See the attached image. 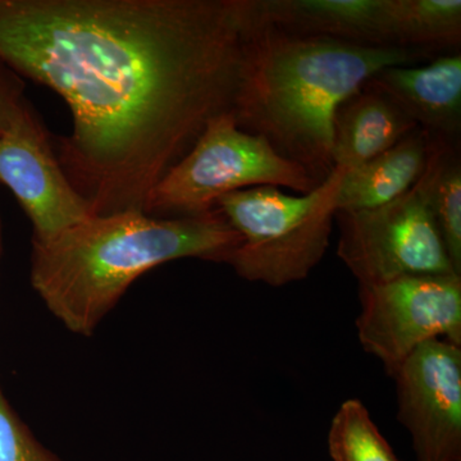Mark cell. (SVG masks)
Instances as JSON below:
<instances>
[{
	"label": "cell",
	"instance_id": "1",
	"mask_svg": "<svg viewBox=\"0 0 461 461\" xmlns=\"http://www.w3.org/2000/svg\"><path fill=\"white\" fill-rule=\"evenodd\" d=\"M251 0H0V63L56 91V156L94 214L142 212L230 113Z\"/></svg>",
	"mask_w": 461,
	"mask_h": 461
},
{
	"label": "cell",
	"instance_id": "2",
	"mask_svg": "<svg viewBox=\"0 0 461 461\" xmlns=\"http://www.w3.org/2000/svg\"><path fill=\"white\" fill-rule=\"evenodd\" d=\"M251 9L233 117L239 129L264 139L318 184L335 169L333 120L339 104L386 67L436 58L285 32L258 17L253 0Z\"/></svg>",
	"mask_w": 461,
	"mask_h": 461
},
{
	"label": "cell",
	"instance_id": "3",
	"mask_svg": "<svg viewBox=\"0 0 461 461\" xmlns=\"http://www.w3.org/2000/svg\"><path fill=\"white\" fill-rule=\"evenodd\" d=\"M241 241L217 208L172 218L142 212L94 215L54 238L32 241L30 278L66 329L91 336L150 269L182 258L229 264Z\"/></svg>",
	"mask_w": 461,
	"mask_h": 461
},
{
	"label": "cell",
	"instance_id": "4",
	"mask_svg": "<svg viewBox=\"0 0 461 461\" xmlns=\"http://www.w3.org/2000/svg\"><path fill=\"white\" fill-rule=\"evenodd\" d=\"M344 175L333 169L302 196L256 186L218 200L215 208L242 239L229 263L240 277L273 287L305 280L329 249Z\"/></svg>",
	"mask_w": 461,
	"mask_h": 461
},
{
	"label": "cell",
	"instance_id": "5",
	"mask_svg": "<svg viewBox=\"0 0 461 461\" xmlns=\"http://www.w3.org/2000/svg\"><path fill=\"white\" fill-rule=\"evenodd\" d=\"M320 185L264 139L239 129L230 112L209 121L189 153L150 194L144 213L158 218L202 214L213 211L227 194L249 187H285L304 195Z\"/></svg>",
	"mask_w": 461,
	"mask_h": 461
},
{
	"label": "cell",
	"instance_id": "6",
	"mask_svg": "<svg viewBox=\"0 0 461 461\" xmlns=\"http://www.w3.org/2000/svg\"><path fill=\"white\" fill-rule=\"evenodd\" d=\"M335 218L338 256L360 286L405 276L457 275L417 185L386 205L338 211Z\"/></svg>",
	"mask_w": 461,
	"mask_h": 461
},
{
	"label": "cell",
	"instance_id": "7",
	"mask_svg": "<svg viewBox=\"0 0 461 461\" xmlns=\"http://www.w3.org/2000/svg\"><path fill=\"white\" fill-rule=\"evenodd\" d=\"M357 338L393 377L420 346L442 339L461 346V276H405L360 286Z\"/></svg>",
	"mask_w": 461,
	"mask_h": 461
},
{
	"label": "cell",
	"instance_id": "8",
	"mask_svg": "<svg viewBox=\"0 0 461 461\" xmlns=\"http://www.w3.org/2000/svg\"><path fill=\"white\" fill-rule=\"evenodd\" d=\"M0 184L32 221V241L54 238L95 215L67 178L47 130L26 100L0 136Z\"/></svg>",
	"mask_w": 461,
	"mask_h": 461
},
{
	"label": "cell",
	"instance_id": "9",
	"mask_svg": "<svg viewBox=\"0 0 461 461\" xmlns=\"http://www.w3.org/2000/svg\"><path fill=\"white\" fill-rule=\"evenodd\" d=\"M417 461H461V346L432 339L393 375Z\"/></svg>",
	"mask_w": 461,
	"mask_h": 461
},
{
	"label": "cell",
	"instance_id": "10",
	"mask_svg": "<svg viewBox=\"0 0 461 461\" xmlns=\"http://www.w3.org/2000/svg\"><path fill=\"white\" fill-rule=\"evenodd\" d=\"M253 5L260 20L285 32L400 48L393 0H253Z\"/></svg>",
	"mask_w": 461,
	"mask_h": 461
},
{
	"label": "cell",
	"instance_id": "11",
	"mask_svg": "<svg viewBox=\"0 0 461 461\" xmlns=\"http://www.w3.org/2000/svg\"><path fill=\"white\" fill-rule=\"evenodd\" d=\"M364 86L384 94L429 136L456 140L461 132V56L442 54L423 66H391Z\"/></svg>",
	"mask_w": 461,
	"mask_h": 461
},
{
	"label": "cell",
	"instance_id": "12",
	"mask_svg": "<svg viewBox=\"0 0 461 461\" xmlns=\"http://www.w3.org/2000/svg\"><path fill=\"white\" fill-rule=\"evenodd\" d=\"M418 124L393 100L363 86L339 104L333 120V167L348 172L402 140Z\"/></svg>",
	"mask_w": 461,
	"mask_h": 461
},
{
	"label": "cell",
	"instance_id": "13",
	"mask_svg": "<svg viewBox=\"0 0 461 461\" xmlns=\"http://www.w3.org/2000/svg\"><path fill=\"white\" fill-rule=\"evenodd\" d=\"M429 138L420 127L384 153L345 172L338 196V211L379 208L411 191L426 168Z\"/></svg>",
	"mask_w": 461,
	"mask_h": 461
},
{
	"label": "cell",
	"instance_id": "14",
	"mask_svg": "<svg viewBox=\"0 0 461 461\" xmlns=\"http://www.w3.org/2000/svg\"><path fill=\"white\" fill-rule=\"evenodd\" d=\"M426 168L418 190L435 218L455 272L461 275V147L460 139L429 136Z\"/></svg>",
	"mask_w": 461,
	"mask_h": 461
},
{
	"label": "cell",
	"instance_id": "15",
	"mask_svg": "<svg viewBox=\"0 0 461 461\" xmlns=\"http://www.w3.org/2000/svg\"><path fill=\"white\" fill-rule=\"evenodd\" d=\"M393 9L400 48L432 57L459 50L460 0H393Z\"/></svg>",
	"mask_w": 461,
	"mask_h": 461
},
{
	"label": "cell",
	"instance_id": "16",
	"mask_svg": "<svg viewBox=\"0 0 461 461\" xmlns=\"http://www.w3.org/2000/svg\"><path fill=\"white\" fill-rule=\"evenodd\" d=\"M332 461H399L359 400H346L329 433Z\"/></svg>",
	"mask_w": 461,
	"mask_h": 461
},
{
	"label": "cell",
	"instance_id": "17",
	"mask_svg": "<svg viewBox=\"0 0 461 461\" xmlns=\"http://www.w3.org/2000/svg\"><path fill=\"white\" fill-rule=\"evenodd\" d=\"M0 461H62L32 435L0 390Z\"/></svg>",
	"mask_w": 461,
	"mask_h": 461
},
{
	"label": "cell",
	"instance_id": "18",
	"mask_svg": "<svg viewBox=\"0 0 461 461\" xmlns=\"http://www.w3.org/2000/svg\"><path fill=\"white\" fill-rule=\"evenodd\" d=\"M23 103V81L16 72L0 63V136L7 131Z\"/></svg>",
	"mask_w": 461,
	"mask_h": 461
}]
</instances>
